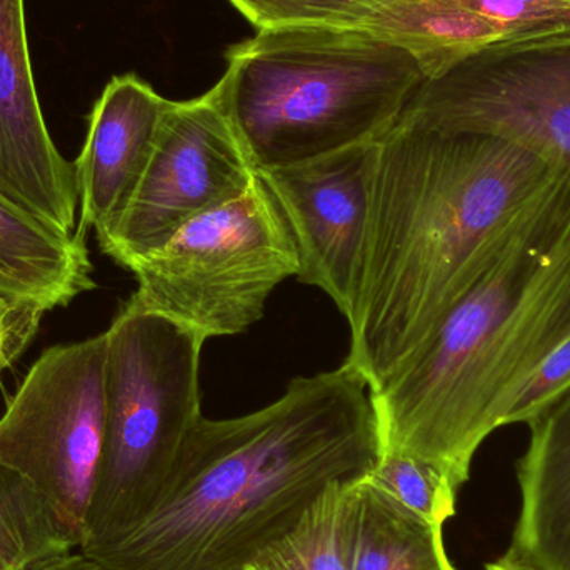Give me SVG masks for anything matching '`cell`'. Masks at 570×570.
I'll return each mask as SVG.
<instances>
[{
	"label": "cell",
	"instance_id": "cell-1",
	"mask_svg": "<svg viewBox=\"0 0 570 570\" xmlns=\"http://www.w3.org/2000/svg\"><path fill=\"white\" fill-rule=\"evenodd\" d=\"M381 455L355 368L294 377L259 411L203 415L153 505L79 551L102 570H249L328 485L365 478Z\"/></svg>",
	"mask_w": 570,
	"mask_h": 570
},
{
	"label": "cell",
	"instance_id": "cell-2",
	"mask_svg": "<svg viewBox=\"0 0 570 570\" xmlns=\"http://www.w3.org/2000/svg\"><path fill=\"white\" fill-rule=\"evenodd\" d=\"M559 180L491 134L397 122L379 140L344 361L371 392L431 337Z\"/></svg>",
	"mask_w": 570,
	"mask_h": 570
},
{
	"label": "cell",
	"instance_id": "cell-3",
	"mask_svg": "<svg viewBox=\"0 0 570 570\" xmlns=\"http://www.w3.org/2000/svg\"><path fill=\"white\" fill-rule=\"evenodd\" d=\"M570 337V186L559 180L431 337L371 392L382 454L441 469L459 489L522 389Z\"/></svg>",
	"mask_w": 570,
	"mask_h": 570
},
{
	"label": "cell",
	"instance_id": "cell-4",
	"mask_svg": "<svg viewBox=\"0 0 570 570\" xmlns=\"http://www.w3.org/2000/svg\"><path fill=\"white\" fill-rule=\"evenodd\" d=\"M425 79L395 40L317 23L237 43L213 90L261 173L379 142Z\"/></svg>",
	"mask_w": 570,
	"mask_h": 570
},
{
	"label": "cell",
	"instance_id": "cell-5",
	"mask_svg": "<svg viewBox=\"0 0 570 570\" xmlns=\"http://www.w3.org/2000/svg\"><path fill=\"white\" fill-rule=\"evenodd\" d=\"M106 337V429L86 542L153 505L203 417L199 335L126 302Z\"/></svg>",
	"mask_w": 570,
	"mask_h": 570
},
{
	"label": "cell",
	"instance_id": "cell-6",
	"mask_svg": "<svg viewBox=\"0 0 570 570\" xmlns=\"http://www.w3.org/2000/svg\"><path fill=\"white\" fill-rule=\"evenodd\" d=\"M129 271L137 281L129 304L207 342L259 322L277 285L298 276L301 261L283 210L257 174L240 196L180 227Z\"/></svg>",
	"mask_w": 570,
	"mask_h": 570
},
{
	"label": "cell",
	"instance_id": "cell-7",
	"mask_svg": "<svg viewBox=\"0 0 570 570\" xmlns=\"http://www.w3.org/2000/svg\"><path fill=\"white\" fill-rule=\"evenodd\" d=\"M106 332L47 348L0 417V468L26 481L77 544L86 542L106 429Z\"/></svg>",
	"mask_w": 570,
	"mask_h": 570
},
{
	"label": "cell",
	"instance_id": "cell-8",
	"mask_svg": "<svg viewBox=\"0 0 570 570\" xmlns=\"http://www.w3.org/2000/svg\"><path fill=\"white\" fill-rule=\"evenodd\" d=\"M399 122L502 137L570 186V39L472 53L428 77Z\"/></svg>",
	"mask_w": 570,
	"mask_h": 570
},
{
	"label": "cell",
	"instance_id": "cell-9",
	"mask_svg": "<svg viewBox=\"0 0 570 570\" xmlns=\"http://www.w3.org/2000/svg\"><path fill=\"white\" fill-rule=\"evenodd\" d=\"M257 174L213 89L173 102L129 204L116 224L97 236L100 249L130 269L180 227L240 196Z\"/></svg>",
	"mask_w": 570,
	"mask_h": 570
},
{
	"label": "cell",
	"instance_id": "cell-10",
	"mask_svg": "<svg viewBox=\"0 0 570 570\" xmlns=\"http://www.w3.org/2000/svg\"><path fill=\"white\" fill-rule=\"evenodd\" d=\"M377 142L261 170L297 247L298 283L327 294L345 321L352 311Z\"/></svg>",
	"mask_w": 570,
	"mask_h": 570
},
{
	"label": "cell",
	"instance_id": "cell-11",
	"mask_svg": "<svg viewBox=\"0 0 570 570\" xmlns=\"http://www.w3.org/2000/svg\"><path fill=\"white\" fill-rule=\"evenodd\" d=\"M0 196L63 234L76 229L79 189L43 120L23 0H0Z\"/></svg>",
	"mask_w": 570,
	"mask_h": 570
},
{
	"label": "cell",
	"instance_id": "cell-12",
	"mask_svg": "<svg viewBox=\"0 0 570 570\" xmlns=\"http://www.w3.org/2000/svg\"><path fill=\"white\" fill-rule=\"evenodd\" d=\"M377 26L432 77L491 47L570 39V0H391Z\"/></svg>",
	"mask_w": 570,
	"mask_h": 570
},
{
	"label": "cell",
	"instance_id": "cell-13",
	"mask_svg": "<svg viewBox=\"0 0 570 570\" xmlns=\"http://www.w3.org/2000/svg\"><path fill=\"white\" fill-rule=\"evenodd\" d=\"M173 100L134 73L116 76L94 104L77 157L80 233H107L142 179Z\"/></svg>",
	"mask_w": 570,
	"mask_h": 570
},
{
	"label": "cell",
	"instance_id": "cell-14",
	"mask_svg": "<svg viewBox=\"0 0 570 570\" xmlns=\"http://www.w3.org/2000/svg\"><path fill=\"white\" fill-rule=\"evenodd\" d=\"M518 462L521 512L494 570H570V392L529 422Z\"/></svg>",
	"mask_w": 570,
	"mask_h": 570
},
{
	"label": "cell",
	"instance_id": "cell-15",
	"mask_svg": "<svg viewBox=\"0 0 570 570\" xmlns=\"http://www.w3.org/2000/svg\"><path fill=\"white\" fill-rule=\"evenodd\" d=\"M86 234H63L0 196V291L66 307L96 288Z\"/></svg>",
	"mask_w": 570,
	"mask_h": 570
},
{
	"label": "cell",
	"instance_id": "cell-16",
	"mask_svg": "<svg viewBox=\"0 0 570 570\" xmlns=\"http://www.w3.org/2000/svg\"><path fill=\"white\" fill-rule=\"evenodd\" d=\"M352 570H458L444 531L425 524L368 481L355 484Z\"/></svg>",
	"mask_w": 570,
	"mask_h": 570
},
{
	"label": "cell",
	"instance_id": "cell-17",
	"mask_svg": "<svg viewBox=\"0 0 570 570\" xmlns=\"http://www.w3.org/2000/svg\"><path fill=\"white\" fill-rule=\"evenodd\" d=\"M358 481L328 485L301 521L266 549L249 570H352Z\"/></svg>",
	"mask_w": 570,
	"mask_h": 570
},
{
	"label": "cell",
	"instance_id": "cell-18",
	"mask_svg": "<svg viewBox=\"0 0 570 570\" xmlns=\"http://www.w3.org/2000/svg\"><path fill=\"white\" fill-rule=\"evenodd\" d=\"M77 549L43 499L0 468V570H29L36 562Z\"/></svg>",
	"mask_w": 570,
	"mask_h": 570
},
{
	"label": "cell",
	"instance_id": "cell-19",
	"mask_svg": "<svg viewBox=\"0 0 570 570\" xmlns=\"http://www.w3.org/2000/svg\"><path fill=\"white\" fill-rule=\"evenodd\" d=\"M367 479L432 528L444 531L445 522L455 515L461 489L441 469L421 459L382 454Z\"/></svg>",
	"mask_w": 570,
	"mask_h": 570
},
{
	"label": "cell",
	"instance_id": "cell-20",
	"mask_svg": "<svg viewBox=\"0 0 570 570\" xmlns=\"http://www.w3.org/2000/svg\"><path fill=\"white\" fill-rule=\"evenodd\" d=\"M257 30L294 26H362L389 0H229Z\"/></svg>",
	"mask_w": 570,
	"mask_h": 570
},
{
	"label": "cell",
	"instance_id": "cell-21",
	"mask_svg": "<svg viewBox=\"0 0 570 570\" xmlns=\"http://www.w3.org/2000/svg\"><path fill=\"white\" fill-rule=\"evenodd\" d=\"M570 392V337L562 342L546 361L535 368L525 387L519 394L508 417V425L534 421Z\"/></svg>",
	"mask_w": 570,
	"mask_h": 570
},
{
	"label": "cell",
	"instance_id": "cell-22",
	"mask_svg": "<svg viewBox=\"0 0 570 570\" xmlns=\"http://www.w3.org/2000/svg\"><path fill=\"white\" fill-rule=\"evenodd\" d=\"M47 312L40 302L0 291V375L29 347Z\"/></svg>",
	"mask_w": 570,
	"mask_h": 570
},
{
	"label": "cell",
	"instance_id": "cell-23",
	"mask_svg": "<svg viewBox=\"0 0 570 570\" xmlns=\"http://www.w3.org/2000/svg\"><path fill=\"white\" fill-rule=\"evenodd\" d=\"M29 570H102L92 559L83 556L79 549L59 552L36 562Z\"/></svg>",
	"mask_w": 570,
	"mask_h": 570
},
{
	"label": "cell",
	"instance_id": "cell-24",
	"mask_svg": "<svg viewBox=\"0 0 570 570\" xmlns=\"http://www.w3.org/2000/svg\"><path fill=\"white\" fill-rule=\"evenodd\" d=\"M484 570H494V569H492V568H491V566H489V564H485V568H484Z\"/></svg>",
	"mask_w": 570,
	"mask_h": 570
}]
</instances>
